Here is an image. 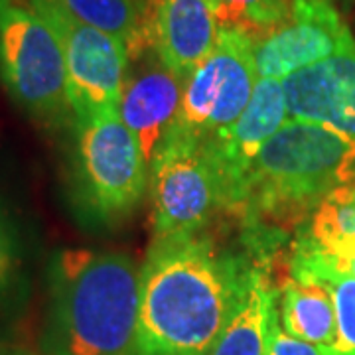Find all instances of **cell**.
<instances>
[{
  "mask_svg": "<svg viewBox=\"0 0 355 355\" xmlns=\"http://www.w3.org/2000/svg\"><path fill=\"white\" fill-rule=\"evenodd\" d=\"M259 261L203 229L156 237L140 266L137 355H209Z\"/></svg>",
  "mask_w": 355,
  "mask_h": 355,
  "instance_id": "cell-1",
  "label": "cell"
},
{
  "mask_svg": "<svg viewBox=\"0 0 355 355\" xmlns=\"http://www.w3.org/2000/svg\"><path fill=\"white\" fill-rule=\"evenodd\" d=\"M355 180V153L330 128L288 119L257 154L231 216L263 254L312 217L331 191Z\"/></svg>",
  "mask_w": 355,
  "mask_h": 355,
  "instance_id": "cell-2",
  "label": "cell"
},
{
  "mask_svg": "<svg viewBox=\"0 0 355 355\" xmlns=\"http://www.w3.org/2000/svg\"><path fill=\"white\" fill-rule=\"evenodd\" d=\"M140 268L125 253L60 249L48 270L46 355H137Z\"/></svg>",
  "mask_w": 355,
  "mask_h": 355,
  "instance_id": "cell-3",
  "label": "cell"
},
{
  "mask_svg": "<svg viewBox=\"0 0 355 355\" xmlns=\"http://www.w3.org/2000/svg\"><path fill=\"white\" fill-rule=\"evenodd\" d=\"M148 188V166L121 114L73 119L69 198L77 216L113 225L130 216Z\"/></svg>",
  "mask_w": 355,
  "mask_h": 355,
  "instance_id": "cell-4",
  "label": "cell"
},
{
  "mask_svg": "<svg viewBox=\"0 0 355 355\" xmlns=\"http://www.w3.org/2000/svg\"><path fill=\"white\" fill-rule=\"evenodd\" d=\"M0 76L34 121L48 127L73 123L62 44L30 4L0 0Z\"/></svg>",
  "mask_w": 355,
  "mask_h": 355,
  "instance_id": "cell-5",
  "label": "cell"
},
{
  "mask_svg": "<svg viewBox=\"0 0 355 355\" xmlns=\"http://www.w3.org/2000/svg\"><path fill=\"white\" fill-rule=\"evenodd\" d=\"M257 77L253 42L241 32L219 30L214 50L186 79L172 132L203 144L227 130L251 103Z\"/></svg>",
  "mask_w": 355,
  "mask_h": 355,
  "instance_id": "cell-6",
  "label": "cell"
},
{
  "mask_svg": "<svg viewBox=\"0 0 355 355\" xmlns=\"http://www.w3.org/2000/svg\"><path fill=\"white\" fill-rule=\"evenodd\" d=\"M28 4L60 38L73 119L119 113L128 67L127 46L76 20L53 0H28Z\"/></svg>",
  "mask_w": 355,
  "mask_h": 355,
  "instance_id": "cell-7",
  "label": "cell"
},
{
  "mask_svg": "<svg viewBox=\"0 0 355 355\" xmlns=\"http://www.w3.org/2000/svg\"><path fill=\"white\" fill-rule=\"evenodd\" d=\"M148 188L154 239L200 231L221 209L217 174L203 146L176 132L148 168Z\"/></svg>",
  "mask_w": 355,
  "mask_h": 355,
  "instance_id": "cell-8",
  "label": "cell"
},
{
  "mask_svg": "<svg viewBox=\"0 0 355 355\" xmlns=\"http://www.w3.org/2000/svg\"><path fill=\"white\" fill-rule=\"evenodd\" d=\"M288 119V103L282 79L259 77L251 103L241 116L227 130L203 142V150L217 174L223 211H233L243 180L257 154Z\"/></svg>",
  "mask_w": 355,
  "mask_h": 355,
  "instance_id": "cell-9",
  "label": "cell"
},
{
  "mask_svg": "<svg viewBox=\"0 0 355 355\" xmlns=\"http://www.w3.org/2000/svg\"><path fill=\"white\" fill-rule=\"evenodd\" d=\"M349 28L331 0H292L291 14L253 42L259 77L286 79L340 50Z\"/></svg>",
  "mask_w": 355,
  "mask_h": 355,
  "instance_id": "cell-10",
  "label": "cell"
},
{
  "mask_svg": "<svg viewBox=\"0 0 355 355\" xmlns=\"http://www.w3.org/2000/svg\"><path fill=\"white\" fill-rule=\"evenodd\" d=\"M186 79L162 62L153 46L128 60L119 114L150 168L176 123Z\"/></svg>",
  "mask_w": 355,
  "mask_h": 355,
  "instance_id": "cell-11",
  "label": "cell"
},
{
  "mask_svg": "<svg viewBox=\"0 0 355 355\" xmlns=\"http://www.w3.org/2000/svg\"><path fill=\"white\" fill-rule=\"evenodd\" d=\"M288 116L340 135L355 153V38L349 32L334 55L282 79Z\"/></svg>",
  "mask_w": 355,
  "mask_h": 355,
  "instance_id": "cell-12",
  "label": "cell"
},
{
  "mask_svg": "<svg viewBox=\"0 0 355 355\" xmlns=\"http://www.w3.org/2000/svg\"><path fill=\"white\" fill-rule=\"evenodd\" d=\"M219 34L214 0H148V38L172 71L188 79Z\"/></svg>",
  "mask_w": 355,
  "mask_h": 355,
  "instance_id": "cell-13",
  "label": "cell"
},
{
  "mask_svg": "<svg viewBox=\"0 0 355 355\" xmlns=\"http://www.w3.org/2000/svg\"><path fill=\"white\" fill-rule=\"evenodd\" d=\"M291 279L320 282L331 296L336 310V340L322 355H355V277L302 243L292 241L288 257Z\"/></svg>",
  "mask_w": 355,
  "mask_h": 355,
  "instance_id": "cell-14",
  "label": "cell"
},
{
  "mask_svg": "<svg viewBox=\"0 0 355 355\" xmlns=\"http://www.w3.org/2000/svg\"><path fill=\"white\" fill-rule=\"evenodd\" d=\"M275 302L277 286L266 266L257 263L239 304L209 355H265L268 318Z\"/></svg>",
  "mask_w": 355,
  "mask_h": 355,
  "instance_id": "cell-15",
  "label": "cell"
},
{
  "mask_svg": "<svg viewBox=\"0 0 355 355\" xmlns=\"http://www.w3.org/2000/svg\"><path fill=\"white\" fill-rule=\"evenodd\" d=\"M277 310L282 330L320 352L336 340V310L324 284L284 280L277 288Z\"/></svg>",
  "mask_w": 355,
  "mask_h": 355,
  "instance_id": "cell-16",
  "label": "cell"
},
{
  "mask_svg": "<svg viewBox=\"0 0 355 355\" xmlns=\"http://www.w3.org/2000/svg\"><path fill=\"white\" fill-rule=\"evenodd\" d=\"M76 20L119 38L128 60L150 48L148 0H53Z\"/></svg>",
  "mask_w": 355,
  "mask_h": 355,
  "instance_id": "cell-17",
  "label": "cell"
},
{
  "mask_svg": "<svg viewBox=\"0 0 355 355\" xmlns=\"http://www.w3.org/2000/svg\"><path fill=\"white\" fill-rule=\"evenodd\" d=\"M302 243L330 259H340L355 247V188L354 180L331 191L318 205L312 217L294 233Z\"/></svg>",
  "mask_w": 355,
  "mask_h": 355,
  "instance_id": "cell-18",
  "label": "cell"
},
{
  "mask_svg": "<svg viewBox=\"0 0 355 355\" xmlns=\"http://www.w3.org/2000/svg\"><path fill=\"white\" fill-rule=\"evenodd\" d=\"M292 0H214L219 30L241 32L257 42L291 14Z\"/></svg>",
  "mask_w": 355,
  "mask_h": 355,
  "instance_id": "cell-19",
  "label": "cell"
},
{
  "mask_svg": "<svg viewBox=\"0 0 355 355\" xmlns=\"http://www.w3.org/2000/svg\"><path fill=\"white\" fill-rule=\"evenodd\" d=\"M265 355H322V352L316 345L302 342V340H298V338H294V336L282 330L277 302H275L270 318H268Z\"/></svg>",
  "mask_w": 355,
  "mask_h": 355,
  "instance_id": "cell-20",
  "label": "cell"
},
{
  "mask_svg": "<svg viewBox=\"0 0 355 355\" xmlns=\"http://www.w3.org/2000/svg\"><path fill=\"white\" fill-rule=\"evenodd\" d=\"M16 266H18V257H16L14 235L0 211V292L10 284Z\"/></svg>",
  "mask_w": 355,
  "mask_h": 355,
  "instance_id": "cell-21",
  "label": "cell"
},
{
  "mask_svg": "<svg viewBox=\"0 0 355 355\" xmlns=\"http://www.w3.org/2000/svg\"><path fill=\"white\" fill-rule=\"evenodd\" d=\"M324 257H326V254H324ZM326 259H328L336 268L345 270V272H349V275H354L355 277V247L349 251V253H345L343 257H340V259H330V257H326Z\"/></svg>",
  "mask_w": 355,
  "mask_h": 355,
  "instance_id": "cell-22",
  "label": "cell"
},
{
  "mask_svg": "<svg viewBox=\"0 0 355 355\" xmlns=\"http://www.w3.org/2000/svg\"><path fill=\"white\" fill-rule=\"evenodd\" d=\"M0 355H12V354H6V352H0Z\"/></svg>",
  "mask_w": 355,
  "mask_h": 355,
  "instance_id": "cell-23",
  "label": "cell"
},
{
  "mask_svg": "<svg viewBox=\"0 0 355 355\" xmlns=\"http://www.w3.org/2000/svg\"><path fill=\"white\" fill-rule=\"evenodd\" d=\"M342 2H354V0H342Z\"/></svg>",
  "mask_w": 355,
  "mask_h": 355,
  "instance_id": "cell-24",
  "label": "cell"
},
{
  "mask_svg": "<svg viewBox=\"0 0 355 355\" xmlns=\"http://www.w3.org/2000/svg\"><path fill=\"white\" fill-rule=\"evenodd\" d=\"M354 188H355V180H354Z\"/></svg>",
  "mask_w": 355,
  "mask_h": 355,
  "instance_id": "cell-25",
  "label": "cell"
},
{
  "mask_svg": "<svg viewBox=\"0 0 355 355\" xmlns=\"http://www.w3.org/2000/svg\"><path fill=\"white\" fill-rule=\"evenodd\" d=\"M16 355H24V354H16Z\"/></svg>",
  "mask_w": 355,
  "mask_h": 355,
  "instance_id": "cell-26",
  "label": "cell"
}]
</instances>
